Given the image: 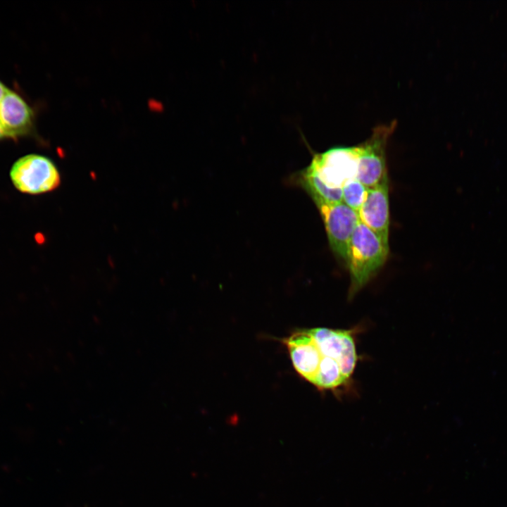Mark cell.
Segmentation results:
<instances>
[{"instance_id":"obj_5","label":"cell","mask_w":507,"mask_h":507,"mask_svg":"<svg viewBox=\"0 0 507 507\" xmlns=\"http://www.w3.org/2000/svg\"><path fill=\"white\" fill-rule=\"evenodd\" d=\"M315 205L324 224L331 250L345 262L351 236L359 223L357 212L343 202Z\"/></svg>"},{"instance_id":"obj_12","label":"cell","mask_w":507,"mask_h":507,"mask_svg":"<svg viewBox=\"0 0 507 507\" xmlns=\"http://www.w3.org/2000/svg\"><path fill=\"white\" fill-rule=\"evenodd\" d=\"M8 137L0 125V140L7 139Z\"/></svg>"},{"instance_id":"obj_11","label":"cell","mask_w":507,"mask_h":507,"mask_svg":"<svg viewBox=\"0 0 507 507\" xmlns=\"http://www.w3.org/2000/svg\"><path fill=\"white\" fill-rule=\"evenodd\" d=\"M8 90L9 89L0 81V101Z\"/></svg>"},{"instance_id":"obj_1","label":"cell","mask_w":507,"mask_h":507,"mask_svg":"<svg viewBox=\"0 0 507 507\" xmlns=\"http://www.w3.org/2000/svg\"><path fill=\"white\" fill-rule=\"evenodd\" d=\"M358 145L334 146L313 153L311 162L292 176L291 181L301 187L316 204L342 202V187L356 178Z\"/></svg>"},{"instance_id":"obj_6","label":"cell","mask_w":507,"mask_h":507,"mask_svg":"<svg viewBox=\"0 0 507 507\" xmlns=\"http://www.w3.org/2000/svg\"><path fill=\"white\" fill-rule=\"evenodd\" d=\"M310 330L321 352L338 361L351 377L358 361L353 332L326 327Z\"/></svg>"},{"instance_id":"obj_2","label":"cell","mask_w":507,"mask_h":507,"mask_svg":"<svg viewBox=\"0 0 507 507\" xmlns=\"http://www.w3.org/2000/svg\"><path fill=\"white\" fill-rule=\"evenodd\" d=\"M388 254L389 245L359 222L351 236L345 261L350 276L351 296H354L377 273L385 263Z\"/></svg>"},{"instance_id":"obj_4","label":"cell","mask_w":507,"mask_h":507,"mask_svg":"<svg viewBox=\"0 0 507 507\" xmlns=\"http://www.w3.org/2000/svg\"><path fill=\"white\" fill-rule=\"evenodd\" d=\"M11 177L20 192L39 194L55 190L61 184L60 173L49 158L29 154L20 158L12 166Z\"/></svg>"},{"instance_id":"obj_9","label":"cell","mask_w":507,"mask_h":507,"mask_svg":"<svg viewBox=\"0 0 507 507\" xmlns=\"http://www.w3.org/2000/svg\"><path fill=\"white\" fill-rule=\"evenodd\" d=\"M34 119L31 107L18 94L9 89L0 101V125L8 138L32 134Z\"/></svg>"},{"instance_id":"obj_3","label":"cell","mask_w":507,"mask_h":507,"mask_svg":"<svg viewBox=\"0 0 507 507\" xmlns=\"http://www.w3.org/2000/svg\"><path fill=\"white\" fill-rule=\"evenodd\" d=\"M397 125L396 120L376 125L371 134L358 145L356 179L367 188L373 187L387 175L386 149L387 142Z\"/></svg>"},{"instance_id":"obj_10","label":"cell","mask_w":507,"mask_h":507,"mask_svg":"<svg viewBox=\"0 0 507 507\" xmlns=\"http://www.w3.org/2000/svg\"><path fill=\"white\" fill-rule=\"evenodd\" d=\"M342 192V202L358 213L365 201L368 188L353 178L344 183Z\"/></svg>"},{"instance_id":"obj_8","label":"cell","mask_w":507,"mask_h":507,"mask_svg":"<svg viewBox=\"0 0 507 507\" xmlns=\"http://www.w3.org/2000/svg\"><path fill=\"white\" fill-rule=\"evenodd\" d=\"M388 177L368 188L364 202L358 211L359 222L374 232L389 245V203Z\"/></svg>"},{"instance_id":"obj_7","label":"cell","mask_w":507,"mask_h":507,"mask_svg":"<svg viewBox=\"0 0 507 507\" xmlns=\"http://www.w3.org/2000/svg\"><path fill=\"white\" fill-rule=\"evenodd\" d=\"M285 344L296 372L314 384L320 365L328 356L321 352L310 329L292 334L286 339Z\"/></svg>"}]
</instances>
